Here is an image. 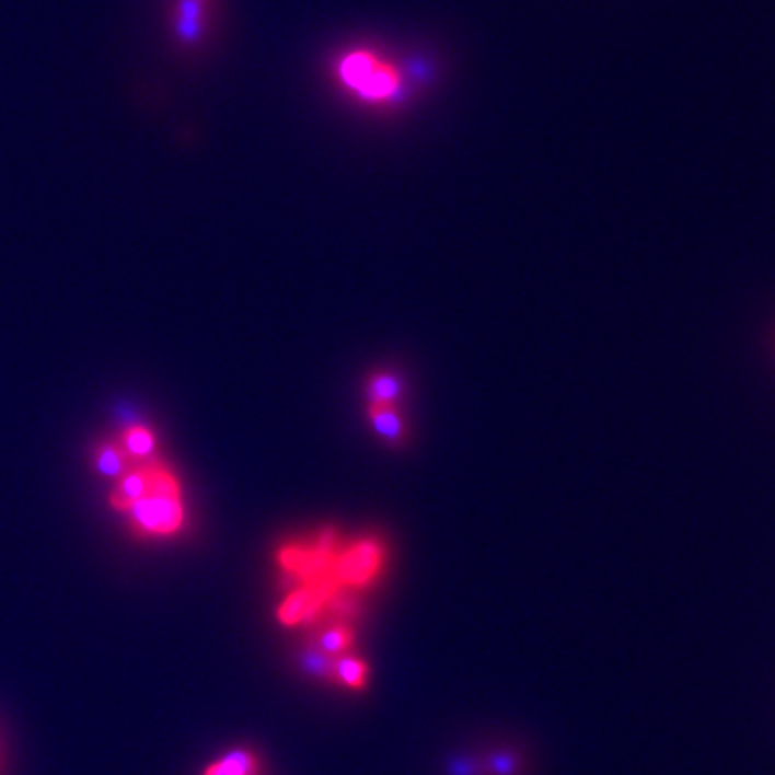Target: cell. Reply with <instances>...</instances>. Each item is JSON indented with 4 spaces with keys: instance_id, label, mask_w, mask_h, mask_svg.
I'll return each mask as SVG.
<instances>
[{
    "instance_id": "2",
    "label": "cell",
    "mask_w": 775,
    "mask_h": 775,
    "mask_svg": "<svg viewBox=\"0 0 775 775\" xmlns=\"http://www.w3.org/2000/svg\"><path fill=\"white\" fill-rule=\"evenodd\" d=\"M329 82L345 97L373 111H394L414 93L409 65L367 44L349 46L332 59Z\"/></svg>"
},
{
    "instance_id": "7",
    "label": "cell",
    "mask_w": 775,
    "mask_h": 775,
    "mask_svg": "<svg viewBox=\"0 0 775 775\" xmlns=\"http://www.w3.org/2000/svg\"><path fill=\"white\" fill-rule=\"evenodd\" d=\"M311 640L320 646L325 655L336 659L345 652H351V646L356 643V632L351 623L329 621V623H322L320 632L311 636Z\"/></svg>"
},
{
    "instance_id": "4",
    "label": "cell",
    "mask_w": 775,
    "mask_h": 775,
    "mask_svg": "<svg viewBox=\"0 0 775 775\" xmlns=\"http://www.w3.org/2000/svg\"><path fill=\"white\" fill-rule=\"evenodd\" d=\"M386 565V547L375 536H360L345 541L336 558V581L338 586L356 594L380 580Z\"/></svg>"
},
{
    "instance_id": "3",
    "label": "cell",
    "mask_w": 775,
    "mask_h": 775,
    "mask_svg": "<svg viewBox=\"0 0 775 775\" xmlns=\"http://www.w3.org/2000/svg\"><path fill=\"white\" fill-rule=\"evenodd\" d=\"M218 0H169L166 28L173 48L193 57L205 48L213 33Z\"/></svg>"
},
{
    "instance_id": "11",
    "label": "cell",
    "mask_w": 775,
    "mask_h": 775,
    "mask_svg": "<svg viewBox=\"0 0 775 775\" xmlns=\"http://www.w3.org/2000/svg\"><path fill=\"white\" fill-rule=\"evenodd\" d=\"M300 668L311 674L313 679H320L325 683H332V672H334V657L325 655L320 646L315 645L311 638L300 648Z\"/></svg>"
},
{
    "instance_id": "1",
    "label": "cell",
    "mask_w": 775,
    "mask_h": 775,
    "mask_svg": "<svg viewBox=\"0 0 775 775\" xmlns=\"http://www.w3.org/2000/svg\"><path fill=\"white\" fill-rule=\"evenodd\" d=\"M108 507L144 541H173L190 521L186 489L162 456L136 463L117 478L108 491Z\"/></svg>"
},
{
    "instance_id": "9",
    "label": "cell",
    "mask_w": 775,
    "mask_h": 775,
    "mask_svg": "<svg viewBox=\"0 0 775 775\" xmlns=\"http://www.w3.org/2000/svg\"><path fill=\"white\" fill-rule=\"evenodd\" d=\"M200 775H261V761L248 748H235L209 763Z\"/></svg>"
},
{
    "instance_id": "12",
    "label": "cell",
    "mask_w": 775,
    "mask_h": 775,
    "mask_svg": "<svg viewBox=\"0 0 775 775\" xmlns=\"http://www.w3.org/2000/svg\"><path fill=\"white\" fill-rule=\"evenodd\" d=\"M401 380L394 373H375L367 386L369 405H396L401 398Z\"/></svg>"
},
{
    "instance_id": "8",
    "label": "cell",
    "mask_w": 775,
    "mask_h": 775,
    "mask_svg": "<svg viewBox=\"0 0 775 775\" xmlns=\"http://www.w3.org/2000/svg\"><path fill=\"white\" fill-rule=\"evenodd\" d=\"M369 663L354 655V652H345L340 657L334 659V672H332V685H340L354 692H360L367 687L369 683Z\"/></svg>"
},
{
    "instance_id": "6",
    "label": "cell",
    "mask_w": 775,
    "mask_h": 775,
    "mask_svg": "<svg viewBox=\"0 0 775 775\" xmlns=\"http://www.w3.org/2000/svg\"><path fill=\"white\" fill-rule=\"evenodd\" d=\"M91 463H93V470L108 478L111 483H115L117 478H122L131 463H129L128 454L124 452V449L119 447V442L113 438H106V440H100L93 451H91Z\"/></svg>"
},
{
    "instance_id": "10",
    "label": "cell",
    "mask_w": 775,
    "mask_h": 775,
    "mask_svg": "<svg viewBox=\"0 0 775 775\" xmlns=\"http://www.w3.org/2000/svg\"><path fill=\"white\" fill-rule=\"evenodd\" d=\"M369 418L373 429L390 442H401L405 436V425L396 405H369Z\"/></svg>"
},
{
    "instance_id": "13",
    "label": "cell",
    "mask_w": 775,
    "mask_h": 775,
    "mask_svg": "<svg viewBox=\"0 0 775 775\" xmlns=\"http://www.w3.org/2000/svg\"><path fill=\"white\" fill-rule=\"evenodd\" d=\"M485 775L521 774V756L513 750H496L483 761Z\"/></svg>"
},
{
    "instance_id": "5",
    "label": "cell",
    "mask_w": 775,
    "mask_h": 775,
    "mask_svg": "<svg viewBox=\"0 0 775 775\" xmlns=\"http://www.w3.org/2000/svg\"><path fill=\"white\" fill-rule=\"evenodd\" d=\"M115 440L119 442V447L124 449V452L128 454L129 463L136 465V463H144V461H151L158 454V449H160V442H158V433L144 425V423H131V425H126L124 429L117 431Z\"/></svg>"
}]
</instances>
